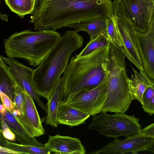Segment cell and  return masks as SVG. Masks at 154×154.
I'll return each mask as SVG.
<instances>
[{
    "mask_svg": "<svg viewBox=\"0 0 154 154\" xmlns=\"http://www.w3.org/2000/svg\"><path fill=\"white\" fill-rule=\"evenodd\" d=\"M111 0H35L30 23L35 30L56 31L113 14Z\"/></svg>",
    "mask_w": 154,
    "mask_h": 154,
    "instance_id": "6da1fadb",
    "label": "cell"
},
{
    "mask_svg": "<svg viewBox=\"0 0 154 154\" xmlns=\"http://www.w3.org/2000/svg\"><path fill=\"white\" fill-rule=\"evenodd\" d=\"M109 45L86 55L72 57L61 77L59 105L77 93L93 89L106 81Z\"/></svg>",
    "mask_w": 154,
    "mask_h": 154,
    "instance_id": "7a4b0ae2",
    "label": "cell"
},
{
    "mask_svg": "<svg viewBox=\"0 0 154 154\" xmlns=\"http://www.w3.org/2000/svg\"><path fill=\"white\" fill-rule=\"evenodd\" d=\"M76 30L67 31L34 70L32 82L36 92L47 100L63 73L72 53L82 46L83 40Z\"/></svg>",
    "mask_w": 154,
    "mask_h": 154,
    "instance_id": "3957f363",
    "label": "cell"
},
{
    "mask_svg": "<svg viewBox=\"0 0 154 154\" xmlns=\"http://www.w3.org/2000/svg\"><path fill=\"white\" fill-rule=\"evenodd\" d=\"M61 37L51 29L17 32L4 40L5 52L8 58L22 59L38 67Z\"/></svg>",
    "mask_w": 154,
    "mask_h": 154,
    "instance_id": "277c9868",
    "label": "cell"
},
{
    "mask_svg": "<svg viewBox=\"0 0 154 154\" xmlns=\"http://www.w3.org/2000/svg\"><path fill=\"white\" fill-rule=\"evenodd\" d=\"M107 64L106 99L102 112L125 113L134 100L126 69L125 55L111 42Z\"/></svg>",
    "mask_w": 154,
    "mask_h": 154,
    "instance_id": "5b68a950",
    "label": "cell"
},
{
    "mask_svg": "<svg viewBox=\"0 0 154 154\" xmlns=\"http://www.w3.org/2000/svg\"><path fill=\"white\" fill-rule=\"evenodd\" d=\"M139 122L138 119L124 113L110 115L102 112L98 115L94 116L88 129L95 130L108 137H127L137 134L141 131V126Z\"/></svg>",
    "mask_w": 154,
    "mask_h": 154,
    "instance_id": "8992f818",
    "label": "cell"
},
{
    "mask_svg": "<svg viewBox=\"0 0 154 154\" xmlns=\"http://www.w3.org/2000/svg\"><path fill=\"white\" fill-rule=\"evenodd\" d=\"M112 3L115 16L128 20L138 32L148 30L154 13V0H117Z\"/></svg>",
    "mask_w": 154,
    "mask_h": 154,
    "instance_id": "52a82bcc",
    "label": "cell"
},
{
    "mask_svg": "<svg viewBox=\"0 0 154 154\" xmlns=\"http://www.w3.org/2000/svg\"><path fill=\"white\" fill-rule=\"evenodd\" d=\"M106 80L93 89L77 93L64 104L78 109L90 116L101 113L106 99Z\"/></svg>",
    "mask_w": 154,
    "mask_h": 154,
    "instance_id": "ba28073f",
    "label": "cell"
},
{
    "mask_svg": "<svg viewBox=\"0 0 154 154\" xmlns=\"http://www.w3.org/2000/svg\"><path fill=\"white\" fill-rule=\"evenodd\" d=\"M126 137L123 140L114 138L112 142H109L103 148L89 154H137L145 150L152 143L154 140L153 138L132 135Z\"/></svg>",
    "mask_w": 154,
    "mask_h": 154,
    "instance_id": "9c48e42d",
    "label": "cell"
},
{
    "mask_svg": "<svg viewBox=\"0 0 154 154\" xmlns=\"http://www.w3.org/2000/svg\"><path fill=\"white\" fill-rule=\"evenodd\" d=\"M134 32L144 72L154 81V13L148 30L143 33L134 30Z\"/></svg>",
    "mask_w": 154,
    "mask_h": 154,
    "instance_id": "30bf717a",
    "label": "cell"
},
{
    "mask_svg": "<svg viewBox=\"0 0 154 154\" xmlns=\"http://www.w3.org/2000/svg\"><path fill=\"white\" fill-rule=\"evenodd\" d=\"M3 61L9 67L10 71L16 82L36 101L45 111L46 105L41 100L40 96L36 92L32 82L34 70L28 67L18 60L0 55Z\"/></svg>",
    "mask_w": 154,
    "mask_h": 154,
    "instance_id": "8fae6325",
    "label": "cell"
},
{
    "mask_svg": "<svg viewBox=\"0 0 154 154\" xmlns=\"http://www.w3.org/2000/svg\"><path fill=\"white\" fill-rule=\"evenodd\" d=\"M118 28L122 40V51L125 56L140 71L144 72L143 65L138 51L131 23L125 18L116 16Z\"/></svg>",
    "mask_w": 154,
    "mask_h": 154,
    "instance_id": "7c38bea8",
    "label": "cell"
},
{
    "mask_svg": "<svg viewBox=\"0 0 154 154\" xmlns=\"http://www.w3.org/2000/svg\"><path fill=\"white\" fill-rule=\"evenodd\" d=\"M25 110L24 114L15 116L33 137H39L45 131L35 105L34 100L24 90Z\"/></svg>",
    "mask_w": 154,
    "mask_h": 154,
    "instance_id": "4fadbf2b",
    "label": "cell"
},
{
    "mask_svg": "<svg viewBox=\"0 0 154 154\" xmlns=\"http://www.w3.org/2000/svg\"><path fill=\"white\" fill-rule=\"evenodd\" d=\"M45 146L56 154H85L86 150L78 138L59 134L49 136Z\"/></svg>",
    "mask_w": 154,
    "mask_h": 154,
    "instance_id": "5bb4252c",
    "label": "cell"
},
{
    "mask_svg": "<svg viewBox=\"0 0 154 154\" xmlns=\"http://www.w3.org/2000/svg\"><path fill=\"white\" fill-rule=\"evenodd\" d=\"M0 119H2L7 124L20 144L39 146H45L32 136L12 113L8 110H7L4 114H0Z\"/></svg>",
    "mask_w": 154,
    "mask_h": 154,
    "instance_id": "9a60e30c",
    "label": "cell"
},
{
    "mask_svg": "<svg viewBox=\"0 0 154 154\" xmlns=\"http://www.w3.org/2000/svg\"><path fill=\"white\" fill-rule=\"evenodd\" d=\"M90 116L78 109L63 104L59 106L57 120L58 124L72 127L84 124Z\"/></svg>",
    "mask_w": 154,
    "mask_h": 154,
    "instance_id": "2e32d148",
    "label": "cell"
},
{
    "mask_svg": "<svg viewBox=\"0 0 154 154\" xmlns=\"http://www.w3.org/2000/svg\"><path fill=\"white\" fill-rule=\"evenodd\" d=\"M134 74H131L129 82L131 91L134 100H137L141 104L142 96L146 88L154 83V81L148 76L144 72H138L132 68Z\"/></svg>",
    "mask_w": 154,
    "mask_h": 154,
    "instance_id": "e0dca14e",
    "label": "cell"
},
{
    "mask_svg": "<svg viewBox=\"0 0 154 154\" xmlns=\"http://www.w3.org/2000/svg\"><path fill=\"white\" fill-rule=\"evenodd\" d=\"M61 80V77L57 84L50 98L48 100L46 105L45 124L55 128H57L58 125L57 117L59 106V99Z\"/></svg>",
    "mask_w": 154,
    "mask_h": 154,
    "instance_id": "ac0fdd59",
    "label": "cell"
},
{
    "mask_svg": "<svg viewBox=\"0 0 154 154\" xmlns=\"http://www.w3.org/2000/svg\"><path fill=\"white\" fill-rule=\"evenodd\" d=\"M0 91L5 93L14 102L16 83L9 66L0 57Z\"/></svg>",
    "mask_w": 154,
    "mask_h": 154,
    "instance_id": "d6986e66",
    "label": "cell"
},
{
    "mask_svg": "<svg viewBox=\"0 0 154 154\" xmlns=\"http://www.w3.org/2000/svg\"><path fill=\"white\" fill-rule=\"evenodd\" d=\"M107 19L101 18L89 22L75 24L71 27L76 29L78 32L85 31L88 34L90 41L96 38L106 31Z\"/></svg>",
    "mask_w": 154,
    "mask_h": 154,
    "instance_id": "ffe728a7",
    "label": "cell"
},
{
    "mask_svg": "<svg viewBox=\"0 0 154 154\" xmlns=\"http://www.w3.org/2000/svg\"><path fill=\"white\" fill-rule=\"evenodd\" d=\"M2 147H7L19 152L20 154H49L52 152L46 147L35 146L19 144L11 142L6 139Z\"/></svg>",
    "mask_w": 154,
    "mask_h": 154,
    "instance_id": "44dd1931",
    "label": "cell"
},
{
    "mask_svg": "<svg viewBox=\"0 0 154 154\" xmlns=\"http://www.w3.org/2000/svg\"><path fill=\"white\" fill-rule=\"evenodd\" d=\"M11 11L23 18L33 11L35 0H5Z\"/></svg>",
    "mask_w": 154,
    "mask_h": 154,
    "instance_id": "7402d4cb",
    "label": "cell"
},
{
    "mask_svg": "<svg viewBox=\"0 0 154 154\" xmlns=\"http://www.w3.org/2000/svg\"><path fill=\"white\" fill-rule=\"evenodd\" d=\"M112 42L106 31L87 43L86 47L78 55L84 56L90 54L103 46L109 45Z\"/></svg>",
    "mask_w": 154,
    "mask_h": 154,
    "instance_id": "603a6c76",
    "label": "cell"
},
{
    "mask_svg": "<svg viewBox=\"0 0 154 154\" xmlns=\"http://www.w3.org/2000/svg\"><path fill=\"white\" fill-rule=\"evenodd\" d=\"M106 32L111 42L122 51L123 42L117 26L116 16L114 14L107 19Z\"/></svg>",
    "mask_w": 154,
    "mask_h": 154,
    "instance_id": "cb8c5ba5",
    "label": "cell"
},
{
    "mask_svg": "<svg viewBox=\"0 0 154 154\" xmlns=\"http://www.w3.org/2000/svg\"><path fill=\"white\" fill-rule=\"evenodd\" d=\"M142 107L150 115H154V83L148 87L142 96Z\"/></svg>",
    "mask_w": 154,
    "mask_h": 154,
    "instance_id": "d4e9b609",
    "label": "cell"
},
{
    "mask_svg": "<svg viewBox=\"0 0 154 154\" xmlns=\"http://www.w3.org/2000/svg\"><path fill=\"white\" fill-rule=\"evenodd\" d=\"M15 93L14 103L16 109H18L22 115L25 113V96L24 90L16 81Z\"/></svg>",
    "mask_w": 154,
    "mask_h": 154,
    "instance_id": "484cf974",
    "label": "cell"
},
{
    "mask_svg": "<svg viewBox=\"0 0 154 154\" xmlns=\"http://www.w3.org/2000/svg\"><path fill=\"white\" fill-rule=\"evenodd\" d=\"M0 95L2 104L7 110L12 113L16 108L14 102L9 97L2 92L0 91Z\"/></svg>",
    "mask_w": 154,
    "mask_h": 154,
    "instance_id": "4316f807",
    "label": "cell"
},
{
    "mask_svg": "<svg viewBox=\"0 0 154 154\" xmlns=\"http://www.w3.org/2000/svg\"><path fill=\"white\" fill-rule=\"evenodd\" d=\"M132 135L134 136L149 137L154 138V123L141 129L138 133Z\"/></svg>",
    "mask_w": 154,
    "mask_h": 154,
    "instance_id": "83f0119b",
    "label": "cell"
},
{
    "mask_svg": "<svg viewBox=\"0 0 154 154\" xmlns=\"http://www.w3.org/2000/svg\"><path fill=\"white\" fill-rule=\"evenodd\" d=\"M0 131L3 136L7 140L14 141L16 139L15 134L8 126L2 129H1Z\"/></svg>",
    "mask_w": 154,
    "mask_h": 154,
    "instance_id": "f1b7e54d",
    "label": "cell"
},
{
    "mask_svg": "<svg viewBox=\"0 0 154 154\" xmlns=\"http://www.w3.org/2000/svg\"><path fill=\"white\" fill-rule=\"evenodd\" d=\"M0 154H20L17 152L14 151L7 147H5L0 146Z\"/></svg>",
    "mask_w": 154,
    "mask_h": 154,
    "instance_id": "f546056e",
    "label": "cell"
},
{
    "mask_svg": "<svg viewBox=\"0 0 154 154\" xmlns=\"http://www.w3.org/2000/svg\"><path fill=\"white\" fill-rule=\"evenodd\" d=\"M0 114L3 115L7 111V109L2 104H0Z\"/></svg>",
    "mask_w": 154,
    "mask_h": 154,
    "instance_id": "4dcf8cb0",
    "label": "cell"
},
{
    "mask_svg": "<svg viewBox=\"0 0 154 154\" xmlns=\"http://www.w3.org/2000/svg\"><path fill=\"white\" fill-rule=\"evenodd\" d=\"M145 150H148L154 153V138L152 143Z\"/></svg>",
    "mask_w": 154,
    "mask_h": 154,
    "instance_id": "1f68e13d",
    "label": "cell"
},
{
    "mask_svg": "<svg viewBox=\"0 0 154 154\" xmlns=\"http://www.w3.org/2000/svg\"><path fill=\"white\" fill-rule=\"evenodd\" d=\"M0 17L1 19L5 21H8V16L7 15L2 14H0Z\"/></svg>",
    "mask_w": 154,
    "mask_h": 154,
    "instance_id": "d6a6232c",
    "label": "cell"
},
{
    "mask_svg": "<svg viewBox=\"0 0 154 154\" xmlns=\"http://www.w3.org/2000/svg\"><path fill=\"white\" fill-rule=\"evenodd\" d=\"M114 0V1H117V0Z\"/></svg>",
    "mask_w": 154,
    "mask_h": 154,
    "instance_id": "836d02e7",
    "label": "cell"
},
{
    "mask_svg": "<svg viewBox=\"0 0 154 154\" xmlns=\"http://www.w3.org/2000/svg\"></svg>",
    "mask_w": 154,
    "mask_h": 154,
    "instance_id": "e575fe53",
    "label": "cell"
}]
</instances>
